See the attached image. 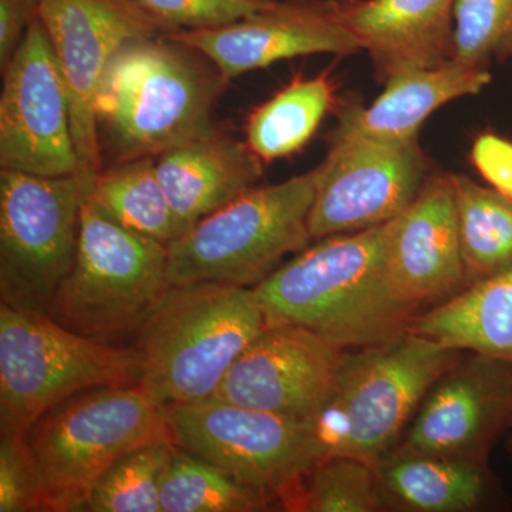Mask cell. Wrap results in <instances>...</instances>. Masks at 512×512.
Returning <instances> with one entry per match:
<instances>
[{
	"mask_svg": "<svg viewBox=\"0 0 512 512\" xmlns=\"http://www.w3.org/2000/svg\"><path fill=\"white\" fill-rule=\"evenodd\" d=\"M254 291L266 326H299L345 349L396 338L419 315L387 285L384 224L320 239Z\"/></svg>",
	"mask_w": 512,
	"mask_h": 512,
	"instance_id": "6da1fadb",
	"label": "cell"
},
{
	"mask_svg": "<svg viewBox=\"0 0 512 512\" xmlns=\"http://www.w3.org/2000/svg\"><path fill=\"white\" fill-rule=\"evenodd\" d=\"M225 82L211 60L168 37L128 40L97 89L101 154L109 148L117 163L157 158L210 130Z\"/></svg>",
	"mask_w": 512,
	"mask_h": 512,
	"instance_id": "7a4b0ae2",
	"label": "cell"
},
{
	"mask_svg": "<svg viewBox=\"0 0 512 512\" xmlns=\"http://www.w3.org/2000/svg\"><path fill=\"white\" fill-rule=\"evenodd\" d=\"M265 328L254 288L170 285L131 330L138 384L161 406L207 399Z\"/></svg>",
	"mask_w": 512,
	"mask_h": 512,
	"instance_id": "3957f363",
	"label": "cell"
},
{
	"mask_svg": "<svg viewBox=\"0 0 512 512\" xmlns=\"http://www.w3.org/2000/svg\"><path fill=\"white\" fill-rule=\"evenodd\" d=\"M460 359L417 333L346 349L328 402L313 421L320 458L346 456L379 466L409 427L431 386Z\"/></svg>",
	"mask_w": 512,
	"mask_h": 512,
	"instance_id": "277c9868",
	"label": "cell"
},
{
	"mask_svg": "<svg viewBox=\"0 0 512 512\" xmlns=\"http://www.w3.org/2000/svg\"><path fill=\"white\" fill-rule=\"evenodd\" d=\"M158 440H173L164 409L140 384L73 394L22 436L43 512L80 511L93 485L119 458Z\"/></svg>",
	"mask_w": 512,
	"mask_h": 512,
	"instance_id": "5b68a950",
	"label": "cell"
},
{
	"mask_svg": "<svg viewBox=\"0 0 512 512\" xmlns=\"http://www.w3.org/2000/svg\"><path fill=\"white\" fill-rule=\"evenodd\" d=\"M318 167L285 183L254 187L168 244V284L254 288L311 241Z\"/></svg>",
	"mask_w": 512,
	"mask_h": 512,
	"instance_id": "8992f818",
	"label": "cell"
},
{
	"mask_svg": "<svg viewBox=\"0 0 512 512\" xmlns=\"http://www.w3.org/2000/svg\"><path fill=\"white\" fill-rule=\"evenodd\" d=\"M138 384L133 349L64 328L43 312L0 303V431L22 439L43 413L73 394Z\"/></svg>",
	"mask_w": 512,
	"mask_h": 512,
	"instance_id": "52a82bcc",
	"label": "cell"
},
{
	"mask_svg": "<svg viewBox=\"0 0 512 512\" xmlns=\"http://www.w3.org/2000/svg\"><path fill=\"white\" fill-rule=\"evenodd\" d=\"M167 268V244L117 224L84 200L72 271L47 315L89 338L130 332L170 286Z\"/></svg>",
	"mask_w": 512,
	"mask_h": 512,
	"instance_id": "ba28073f",
	"label": "cell"
},
{
	"mask_svg": "<svg viewBox=\"0 0 512 512\" xmlns=\"http://www.w3.org/2000/svg\"><path fill=\"white\" fill-rule=\"evenodd\" d=\"M84 191L77 175L0 173V299L49 311L72 271Z\"/></svg>",
	"mask_w": 512,
	"mask_h": 512,
	"instance_id": "9c48e42d",
	"label": "cell"
},
{
	"mask_svg": "<svg viewBox=\"0 0 512 512\" xmlns=\"http://www.w3.org/2000/svg\"><path fill=\"white\" fill-rule=\"evenodd\" d=\"M163 409L175 446L210 461L242 483L278 495L279 503L320 460L312 424L303 421L212 396Z\"/></svg>",
	"mask_w": 512,
	"mask_h": 512,
	"instance_id": "30bf717a",
	"label": "cell"
},
{
	"mask_svg": "<svg viewBox=\"0 0 512 512\" xmlns=\"http://www.w3.org/2000/svg\"><path fill=\"white\" fill-rule=\"evenodd\" d=\"M37 16L69 93L77 178L86 197L101 171L96 96L104 69L128 40L175 29L133 0H37Z\"/></svg>",
	"mask_w": 512,
	"mask_h": 512,
	"instance_id": "8fae6325",
	"label": "cell"
},
{
	"mask_svg": "<svg viewBox=\"0 0 512 512\" xmlns=\"http://www.w3.org/2000/svg\"><path fill=\"white\" fill-rule=\"evenodd\" d=\"M312 239L377 227L402 214L427 180L419 138L404 143L338 130L318 167Z\"/></svg>",
	"mask_w": 512,
	"mask_h": 512,
	"instance_id": "7c38bea8",
	"label": "cell"
},
{
	"mask_svg": "<svg viewBox=\"0 0 512 512\" xmlns=\"http://www.w3.org/2000/svg\"><path fill=\"white\" fill-rule=\"evenodd\" d=\"M3 74L2 170L39 177L77 175L69 93L39 16L30 23Z\"/></svg>",
	"mask_w": 512,
	"mask_h": 512,
	"instance_id": "4fadbf2b",
	"label": "cell"
},
{
	"mask_svg": "<svg viewBox=\"0 0 512 512\" xmlns=\"http://www.w3.org/2000/svg\"><path fill=\"white\" fill-rule=\"evenodd\" d=\"M510 427L512 362L473 353L431 386L393 451L487 463Z\"/></svg>",
	"mask_w": 512,
	"mask_h": 512,
	"instance_id": "5bb4252c",
	"label": "cell"
},
{
	"mask_svg": "<svg viewBox=\"0 0 512 512\" xmlns=\"http://www.w3.org/2000/svg\"><path fill=\"white\" fill-rule=\"evenodd\" d=\"M345 350L299 326H266L212 397L312 424L329 400Z\"/></svg>",
	"mask_w": 512,
	"mask_h": 512,
	"instance_id": "9a60e30c",
	"label": "cell"
},
{
	"mask_svg": "<svg viewBox=\"0 0 512 512\" xmlns=\"http://www.w3.org/2000/svg\"><path fill=\"white\" fill-rule=\"evenodd\" d=\"M384 271L394 299L417 312L466 288L454 174L427 177L412 204L384 224Z\"/></svg>",
	"mask_w": 512,
	"mask_h": 512,
	"instance_id": "2e32d148",
	"label": "cell"
},
{
	"mask_svg": "<svg viewBox=\"0 0 512 512\" xmlns=\"http://www.w3.org/2000/svg\"><path fill=\"white\" fill-rule=\"evenodd\" d=\"M164 36L200 52L227 80L296 56L362 50L340 20L336 0H276L271 8L222 28Z\"/></svg>",
	"mask_w": 512,
	"mask_h": 512,
	"instance_id": "e0dca14e",
	"label": "cell"
},
{
	"mask_svg": "<svg viewBox=\"0 0 512 512\" xmlns=\"http://www.w3.org/2000/svg\"><path fill=\"white\" fill-rule=\"evenodd\" d=\"M457 0H336L339 18L372 59L376 79L453 59Z\"/></svg>",
	"mask_w": 512,
	"mask_h": 512,
	"instance_id": "ac0fdd59",
	"label": "cell"
},
{
	"mask_svg": "<svg viewBox=\"0 0 512 512\" xmlns=\"http://www.w3.org/2000/svg\"><path fill=\"white\" fill-rule=\"evenodd\" d=\"M180 237L198 221L256 187L261 160L247 141L210 128L156 158Z\"/></svg>",
	"mask_w": 512,
	"mask_h": 512,
	"instance_id": "d6986e66",
	"label": "cell"
},
{
	"mask_svg": "<svg viewBox=\"0 0 512 512\" xmlns=\"http://www.w3.org/2000/svg\"><path fill=\"white\" fill-rule=\"evenodd\" d=\"M490 82L488 69L454 59L430 69L403 70L384 83L382 96L372 106L346 109L338 130L392 143L416 140L433 111L458 97L480 93Z\"/></svg>",
	"mask_w": 512,
	"mask_h": 512,
	"instance_id": "ffe728a7",
	"label": "cell"
},
{
	"mask_svg": "<svg viewBox=\"0 0 512 512\" xmlns=\"http://www.w3.org/2000/svg\"><path fill=\"white\" fill-rule=\"evenodd\" d=\"M376 468L386 510L476 511L493 495L487 463L392 451Z\"/></svg>",
	"mask_w": 512,
	"mask_h": 512,
	"instance_id": "44dd1931",
	"label": "cell"
},
{
	"mask_svg": "<svg viewBox=\"0 0 512 512\" xmlns=\"http://www.w3.org/2000/svg\"><path fill=\"white\" fill-rule=\"evenodd\" d=\"M409 330L448 349L512 362V271L467 286L419 313Z\"/></svg>",
	"mask_w": 512,
	"mask_h": 512,
	"instance_id": "7402d4cb",
	"label": "cell"
},
{
	"mask_svg": "<svg viewBox=\"0 0 512 512\" xmlns=\"http://www.w3.org/2000/svg\"><path fill=\"white\" fill-rule=\"evenodd\" d=\"M84 200L137 234L170 244L177 220L157 173L156 158L121 161L94 177Z\"/></svg>",
	"mask_w": 512,
	"mask_h": 512,
	"instance_id": "603a6c76",
	"label": "cell"
},
{
	"mask_svg": "<svg viewBox=\"0 0 512 512\" xmlns=\"http://www.w3.org/2000/svg\"><path fill=\"white\" fill-rule=\"evenodd\" d=\"M454 183L467 286L512 271V201L466 175Z\"/></svg>",
	"mask_w": 512,
	"mask_h": 512,
	"instance_id": "cb8c5ba5",
	"label": "cell"
},
{
	"mask_svg": "<svg viewBox=\"0 0 512 512\" xmlns=\"http://www.w3.org/2000/svg\"><path fill=\"white\" fill-rule=\"evenodd\" d=\"M281 507L278 495L242 483L177 447L161 484L163 512H259Z\"/></svg>",
	"mask_w": 512,
	"mask_h": 512,
	"instance_id": "d4e9b609",
	"label": "cell"
},
{
	"mask_svg": "<svg viewBox=\"0 0 512 512\" xmlns=\"http://www.w3.org/2000/svg\"><path fill=\"white\" fill-rule=\"evenodd\" d=\"M332 104L326 74L298 80L249 117L247 144L261 161L291 156L308 143Z\"/></svg>",
	"mask_w": 512,
	"mask_h": 512,
	"instance_id": "484cf974",
	"label": "cell"
},
{
	"mask_svg": "<svg viewBox=\"0 0 512 512\" xmlns=\"http://www.w3.org/2000/svg\"><path fill=\"white\" fill-rule=\"evenodd\" d=\"M284 511H384L377 468L346 456L320 458L281 498Z\"/></svg>",
	"mask_w": 512,
	"mask_h": 512,
	"instance_id": "4316f807",
	"label": "cell"
},
{
	"mask_svg": "<svg viewBox=\"0 0 512 512\" xmlns=\"http://www.w3.org/2000/svg\"><path fill=\"white\" fill-rule=\"evenodd\" d=\"M177 446L158 440L128 451L93 485L80 511L163 512L161 484Z\"/></svg>",
	"mask_w": 512,
	"mask_h": 512,
	"instance_id": "83f0119b",
	"label": "cell"
},
{
	"mask_svg": "<svg viewBox=\"0 0 512 512\" xmlns=\"http://www.w3.org/2000/svg\"><path fill=\"white\" fill-rule=\"evenodd\" d=\"M453 59L481 69L512 60V0H457Z\"/></svg>",
	"mask_w": 512,
	"mask_h": 512,
	"instance_id": "f1b7e54d",
	"label": "cell"
},
{
	"mask_svg": "<svg viewBox=\"0 0 512 512\" xmlns=\"http://www.w3.org/2000/svg\"><path fill=\"white\" fill-rule=\"evenodd\" d=\"M175 30L217 29L262 10L276 0H133Z\"/></svg>",
	"mask_w": 512,
	"mask_h": 512,
	"instance_id": "f546056e",
	"label": "cell"
},
{
	"mask_svg": "<svg viewBox=\"0 0 512 512\" xmlns=\"http://www.w3.org/2000/svg\"><path fill=\"white\" fill-rule=\"evenodd\" d=\"M43 512L39 483L22 439L0 440V512Z\"/></svg>",
	"mask_w": 512,
	"mask_h": 512,
	"instance_id": "4dcf8cb0",
	"label": "cell"
},
{
	"mask_svg": "<svg viewBox=\"0 0 512 512\" xmlns=\"http://www.w3.org/2000/svg\"><path fill=\"white\" fill-rule=\"evenodd\" d=\"M471 161L494 190L512 201V141L485 133L474 141Z\"/></svg>",
	"mask_w": 512,
	"mask_h": 512,
	"instance_id": "1f68e13d",
	"label": "cell"
},
{
	"mask_svg": "<svg viewBox=\"0 0 512 512\" xmlns=\"http://www.w3.org/2000/svg\"><path fill=\"white\" fill-rule=\"evenodd\" d=\"M37 16V0H0V64L2 72Z\"/></svg>",
	"mask_w": 512,
	"mask_h": 512,
	"instance_id": "d6a6232c",
	"label": "cell"
},
{
	"mask_svg": "<svg viewBox=\"0 0 512 512\" xmlns=\"http://www.w3.org/2000/svg\"><path fill=\"white\" fill-rule=\"evenodd\" d=\"M508 448H510V453H511V456H512V439L510 441V444H508Z\"/></svg>",
	"mask_w": 512,
	"mask_h": 512,
	"instance_id": "836d02e7",
	"label": "cell"
}]
</instances>
